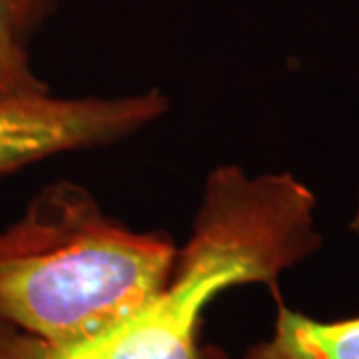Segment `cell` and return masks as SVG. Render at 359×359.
I'll list each match as a JSON object with an SVG mask.
<instances>
[{"mask_svg": "<svg viewBox=\"0 0 359 359\" xmlns=\"http://www.w3.org/2000/svg\"><path fill=\"white\" fill-rule=\"evenodd\" d=\"M278 297V316L268 339L248 349L244 359H359V316L321 321L285 306Z\"/></svg>", "mask_w": 359, "mask_h": 359, "instance_id": "obj_4", "label": "cell"}, {"mask_svg": "<svg viewBox=\"0 0 359 359\" xmlns=\"http://www.w3.org/2000/svg\"><path fill=\"white\" fill-rule=\"evenodd\" d=\"M158 90L116 98H0V176L48 156L122 140L166 112Z\"/></svg>", "mask_w": 359, "mask_h": 359, "instance_id": "obj_3", "label": "cell"}, {"mask_svg": "<svg viewBox=\"0 0 359 359\" xmlns=\"http://www.w3.org/2000/svg\"><path fill=\"white\" fill-rule=\"evenodd\" d=\"M14 2L28 36L44 22V18L54 8V0H14Z\"/></svg>", "mask_w": 359, "mask_h": 359, "instance_id": "obj_6", "label": "cell"}, {"mask_svg": "<svg viewBox=\"0 0 359 359\" xmlns=\"http://www.w3.org/2000/svg\"><path fill=\"white\" fill-rule=\"evenodd\" d=\"M178 248L104 214L80 184L54 182L0 231V320L48 341H80L152 302Z\"/></svg>", "mask_w": 359, "mask_h": 359, "instance_id": "obj_2", "label": "cell"}, {"mask_svg": "<svg viewBox=\"0 0 359 359\" xmlns=\"http://www.w3.org/2000/svg\"><path fill=\"white\" fill-rule=\"evenodd\" d=\"M318 200L292 174L219 166L205 180L190 240L168 285L144 308L80 341H48L0 320V359H228L200 341L202 316L224 290L266 283L321 245Z\"/></svg>", "mask_w": 359, "mask_h": 359, "instance_id": "obj_1", "label": "cell"}, {"mask_svg": "<svg viewBox=\"0 0 359 359\" xmlns=\"http://www.w3.org/2000/svg\"><path fill=\"white\" fill-rule=\"evenodd\" d=\"M351 230L359 231V190H358V202H355V212H353V219H351Z\"/></svg>", "mask_w": 359, "mask_h": 359, "instance_id": "obj_7", "label": "cell"}, {"mask_svg": "<svg viewBox=\"0 0 359 359\" xmlns=\"http://www.w3.org/2000/svg\"><path fill=\"white\" fill-rule=\"evenodd\" d=\"M28 32L14 0H0V98L48 92L28 60Z\"/></svg>", "mask_w": 359, "mask_h": 359, "instance_id": "obj_5", "label": "cell"}]
</instances>
